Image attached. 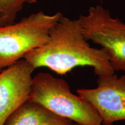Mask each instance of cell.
Segmentation results:
<instances>
[{
	"mask_svg": "<svg viewBox=\"0 0 125 125\" xmlns=\"http://www.w3.org/2000/svg\"><path fill=\"white\" fill-rule=\"evenodd\" d=\"M34 67H47L63 75L74 68L89 66L97 76L114 74L105 52L87 42L78 19L63 15L51 30L44 44L29 52L24 56Z\"/></svg>",
	"mask_w": 125,
	"mask_h": 125,
	"instance_id": "6da1fadb",
	"label": "cell"
},
{
	"mask_svg": "<svg viewBox=\"0 0 125 125\" xmlns=\"http://www.w3.org/2000/svg\"><path fill=\"white\" fill-rule=\"evenodd\" d=\"M28 101L76 124L102 125L99 114L89 102L72 93L66 81L49 73H40L32 78Z\"/></svg>",
	"mask_w": 125,
	"mask_h": 125,
	"instance_id": "7a4b0ae2",
	"label": "cell"
},
{
	"mask_svg": "<svg viewBox=\"0 0 125 125\" xmlns=\"http://www.w3.org/2000/svg\"><path fill=\"white\" fill-rule=\"evenodd\" d=\"M62 15L60 12L49 15L41 10L19 22L0 27V73L44 44Z\"/></svg>",
	"mask_w": 125,
	"mask_h": 125,
	"instance_id": "3957f363",
	"label": "cell"
},
{
	"mask_svg": "<svg viewBox=\"0 0 125 125\" xmlns=\"http://www.w3.org/2000/svg\"><path fill=\"white\" fill-rule=\"evenodd\" d=\"M77 19L86 40L101 47L114 71H125V23L98 4Z\"/></svg>",
	"mask_w": 125,
	"mask_h": 125,
	"instance_id": "277c9868",
	"label": "cell"
},
{
	"mask_svg": "<svg viewBox=\"0 0 125 125\" xmlns=\"http://www.w3.org/2000/svg\"><path fill=\"white\" fill-rule=\"evenodd\" d=\"M96 88L78 89V95L93 105L102 125L125 121V75L98 76Z\"/></svg>",
	"mask_w": 125,
	"mask_h": 125,
	"instance_id": "5b68a950",
	"label": "cell"
},
{
	"mask_svg": "<svg viewBox=\"0 0 125 125\" xmlns=\"http://www.w3.org/2000/svg\"><path fill=\"white\" fill-rule=\"evenodd\" d=\"M34 70L23 59L0 73V125L28 100Z\"/></svg>",
	"mask_w": 125,
	"mask_h": 125,
	"instance_id": "8992f818",
	"label": "cell"
},
{
	"mask_svg": "<svg viewBox=\"0 0 125 125\" xmlns=\"http://www.w3.org/2000/svg\"><path fill=\"white\" fill-rule=\"evenodd\" d=\"M40 104L26 101L9 116L4 125H73Z\"/></svg>",
	"mask_w": 125,
	"mask_h": 125,
	"instance_id": "52a82bcc",
	"label": "cell"
},
{
	"mask_svg": "<svg viewBox=\"0 0 125 125\" xmlns=\"http://www.w3.org/2000/svg\"><path fill=\"white\" fill-rule=\"evenodd\" d=\"M37 0H0V27L15 23L24 4H35Z\"/></svg>",
	"mask_w": 125,
	"mask_h": 125,
	"instance_id": "ba28073f",
	"label": "cell"
},
{
	"mask_svg": "<svg viewBox=\"0 0 125 125\" xmlns=\"http://www.w3.org/2000/svg\"><path fill=\"white\" fill-rule=\"evenodd\" d=\"M73 125H78V124H76V123H74Z\"/></svg>",
	"mask_w": 125,
	"mask_h": 125,
	"instance_id": "9c48e42d",
	"label": "cell"
}]
</instances>
